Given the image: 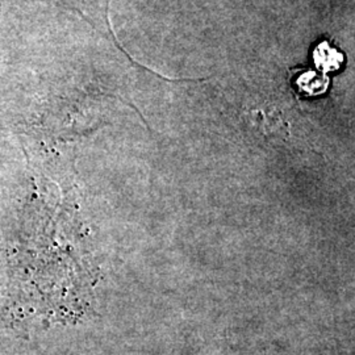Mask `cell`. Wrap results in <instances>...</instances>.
<instances>
[{
  "instance_id": "obj_1",
  "label": "cell",
  "mask_w": 355,
  "mask_h": 355,
  "mask_svg": "<svg viewBox=\"0 0 355 355\" xmlns=\"http://www.w3.org/2000/svg\"><path fill=\"white\" fill-rule=\"evenodd\" d=\"M296 73L297 74H295L293 86L296 87L299 95L311 98L321 95L328 89L329 79L327 76L311 70H297Z\"/></svg>"
},
{
  "instance_id": "obj_2",
  "label": "cell",
  "mask_w": 355,
  "mask_h": 355,
  "mask_svg": "<svg viewBox=\"0 0 355 355\" xmlns=\"http://www.w3.org/2000/svg\"><path fill=\"white\" fill-rule=\"evenodd\" d=\"M315 64L322 73L337 71L343 62V55L328 42H320L313 51Z\"/></svg>"
}]
</instances>
